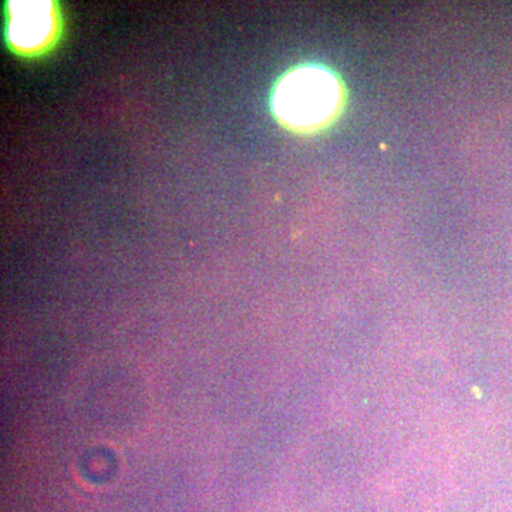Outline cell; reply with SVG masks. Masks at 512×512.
<instances>
[{
	"instance_id": "obj_2",
	"label": "cell",
	"mask_w": 512,
	"mask_h": 512,
	"mask_svg": "<svg viewBox=\"0 0 512 512\" xmlns=\"http://www.w3.org/2000/svg\"><path fill=\"white\" fill-rule=\"evenodd\" d=\"M56 16L52 3H10L9 39L20 52H39L55 36Z\"/></svg>"
},
{
	"instance_id": "obj_1",
	"label": "cell",
	"mask_w": 512,
	"mask_h": 512,
	"mask_svg": "<svg viewBox=\"0 0 512 512\" xmlns=\"http://www.w3.org/2000/svg\"><path fill=\"white\" fill-rule=\"evenodd\" d=\"M335 77L318 67H302L286 74L276 87L274 109L286 126L313 130L335 114L339 104Z\"/></svg>"
}]
</instances>
